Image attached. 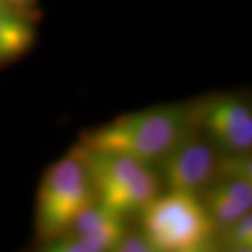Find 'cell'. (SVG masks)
<instances>
[{"label":"cell","instance_id":"6da1fadb","mask_svg":"<svg viewBox=\"0 0 252 252\" xmlns=\"http://www.w3.org/2000/svg\"><path fill=\"white\" fill-rule=\"evenodd\" d=\"M190 127L187 102L165 104L122 114L87 129L77 143L124 154L156 167Z\"/></svg>","mask_w":252,"mask_h":252},{"label":"cell","instance_id":"7a4b0ae2","mask_svg":"<svg viewBox=\"0 0 252 252\" xmlns=\"http://www.w3.org/2000/svg\"><path fill=\"white\" fill-rule=\"evenodd\" d=\"M73 149L87 168L95 202L119 216L137 217L162 192L160 177L150 164L79 143Z\"/></svg>","mask_w":252,"mask_h":252},{"label":"cell","instance_id":"3957f363","mask_svg":"<svg viewBox=\"0 0 252 252\" xmlns=\"http://www.w3.org/2000/svg\"><path fill=\"white\" fill-rule=\"evenodd\" d=\"M156 252L217 251V230L198 195L162 190L137 216Z\"/></svg>","mask_w":252,"mask_h":252},{"label":"cell","instance_id":"277c9868","mask_svg":"<svg viewBox=\"0 0 252 252\" xmlns=\"http://www.w3.org/2000/svg\"><path fill=\"white\" fill-rule=\"evenodd\" d=\"M94 202L87 168L72 147L46 168L38 184L34 206L36 241L46 243L66 233Z\"/></svg>","mask_w":252,"mask_h":252},{"label":"cell","instance_id":"5b68a950","mask_svg":"<svg viewBox=\"0 0 252 252\" xmlns=\"http://www.w3.org/2000/svg\"><path fill=\"white\" fill-rule=\"evenodd\" d=\"M189 124L224 153L252 152V105L245 91H219L187 102Z\"/></svg>","mask_w":252,"mask_h":252},{"label":"cell","instance_id":"8992f818","mask_svg":"<svg viewBox=\"0 0 252 252\" xmlns=\"http://www.w3.org/2000/svg\"><path fill=\"white\" fill-rule=\"evenodd\" d=\"M221 153L202 132L190 126L154 167L162 190L199 196L217 180Z\"/></svg>","mask_w":252,"mask_h":252},{"label":"cell","instance_id":"52a82bcc","mask_svg":"<svg viewBox=\"0 0 252 252\" xmlns=\"http://www.w3.org/2000/svg\"><path fill=\"white\" fill-rule=\"evenodd\" d=\"M199 198L219 233L252 212V181L217 180Z\"/></svg>","mask_w":252,"mask_h":252},{"label":"cell","instance_id":"ba28073f","mask_svg":"<svg viewBox=\"0 0 252 252\" xmlns=\"http://www.w3.org/2000/svg\"><path fill=\"white\" fill-rule=\"evenodd\" d=\"M39 21L0 1V70L21 61L35 48Z\"/></svg>","mask_w":252,"mask_h":252},{"label":"cell","instance_id":"9c48e42d","mask_svg":"<svg viewBox=\"0 0 252 252\" xmlns=\"http://www.w3.org/2000/svg\"><path fill=\"white\" fill-rule=\"evenodd\" d=\"M129 227L127 219L94 202L81 212L67 231L87 240L97 252H107L114 250Z\"/></svg>","mask_w":252,"mask_h":252},{"label":"cell","instance_id":"30bf717a","mask_svg":"<svg viewBox=\"0 0 252 252\" xmlns=\"http://www.w3.org/2000/svg\"><path fill=\"white\" fill-rule=\"evenodd\" d=\"M217 251H252V212L217 233Z\"/></svg>","mask_w":252,"mask_h":252},{"label":"cell","instance_id":"8fae6325","mask_svg":"<svg viewBox=\"0 0 252 252\" xmlns=\"http://www.w3.org/2000/svg\"><path fill=\"white\" fill-rule=\"evenodd\" d=\"M112 252H156L153 245L149 241L140 227L132 228L129 227L126 233L121 240L118 241L117 245L114 247Z\"/></svg>","mask_w":252,"mask_h":252},{"label":"cell","instance_id":"7c38bea8","mask_svg":"<svg viewBox=\"0 0 252 252\" xmlns=\"http://www.w3.org/2000/svg\"><path fill=\"white\" fill-rule=\"evenodd\" d=\"M0 1L9 4L27 16L38 18V20L42 18V11H41V6H39L41 0H0Z\"/></svg>","mask_w":252,"mask_h":252}]
</instances>
